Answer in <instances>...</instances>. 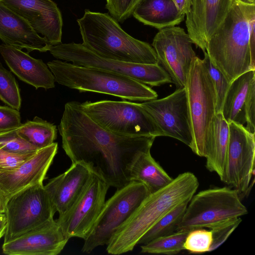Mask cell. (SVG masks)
Here are the masks:
<instances>
[{
  "label": "cell",
  "mask_w": 255,
  "mask_h": 255,
  "mask_svg": "<svg viewBox=\"0 0 255 255\" xmlns=\"http://www.w3.org/2000/svg\"><path fill=\"white\" fill-rule=\"evenodd\" d=\"M58 129L62 147L72 163L83 164L117 189L130 181L132 165L141 153L150 151L156 137L109 131L93 121L76 101L65 105Z\"/></svg>",
  "instance_id": "1"
},
{
  "label": "cell",
  "mask_w": 255,
  "mask_h": 255,
  "mask_svg": "<svg viewBox=\"0 0 255 255\" xmlns=\"http://www.w3.org/2000/svg\"><path fill=\"white\" fill-rule=\"evenodd\" d=\"M199 185L197 177L186 172L167 186L149 194L114 233L107 245V253L116 255L131 251L162 216L179 204L189 202Z\"/></svg>",
  "instance_id": "2"
},
{
  "label": "cell",
  "mask_w": 255,
  "mask_h": 255,
  "mask_svg": "<svg viewBox=\"0 0 255 255\" xmlns=\"http://www.w3.org/2000/svg\"><path fill=\"white\" fill-rule=\"evenodd\" d=\"M255 4L233 0L230 10L209 38L206 48L210 60L229 82L255 70L250 46V22Z\"/></svg>",
  "instance_id": "3"
},
{
  "label": "cell",
  "mask_w": 255,
  "mask_h": 255,
  "mask_svg": "<svg viewBox=\"0 0 255 255\" xmlns=\"http://www.w3.org/2000/svg\"><path fill=\"white\" fill-rule=\"evenodd\" d=\"M77 21L82 44L98 55L132 63L159 64L153 47L128 34L108 13L86 9Z\"/></svg>",
  "instance_id": "4"
},
{
  "label": "cell",
  "mask_w": 255,
  "mask_h": 255,
  "mask_svg": "<svg viewBox=\"0 0 255 255\" xmlns=\"http://www.w3.org/2000/svg\"><path fill=\"white\" fill-rule=\"evenodd\" d=\"M47 65L55 82L80 92H92L139 101L155 99L158 96L146 85L107 70L76 65L59 60L49 61Z\"/></svg>",
  "instance_id": "5"
},
{
  "label": "cell",
  "mask_w": 255,
  "mask_h": 255,
  "mask_svg": "<svg viewBox=\"0 0 255 255\" xmlns=\"http://www.w3.org/2000/svg\"><path fill=\"white\" fill-rule=\"evenodd\" d=\"M185 88L193 134L190 148L205 157L216 114V96L204 61L197 56L191 64Z\"/></svg>",
  "instance_id": "6"
},
{
  "label": "cell",
  "mask_w": 255,
  "mask_h": 255,
  "mask_svg": "<svg viewBox=\"0 0 255 255\" xmlns=\"http://www.w3.org/2000/svg\"><path fill=\"white\" fill-rule=\"evenodd\" d=\"M81 105L83 111L96 124L115 134L127 136H163L141 103L102 100L86 101Z\"/></svg>",
  "instance_id": "7"
},
{
  "label": "cell",
  "mask_w": 255,
  "mask_h": 255,
  "mask_svg": "<svg viewBox=\"0 0 255 255\" xmlns=\"http://www.w3.org/2000/svg\"><path fill=\"white\" fill-rule=\"evenodd\" d=\"M248 213L236 190L226 187L210 188L192 197L176 231L203 228L210 229Z\"/></svg>",
  "instance_id": "8"
},
{
  "label": "cell",
  "mask_w": 255,
  "mask_h": 255,
  "mask_svg": "<svg viewBox=\"0 0 255 255\" xmlns=\"http://www.w3.org/2000/svg\"><path fill=\"white\" fill-rule=\"evenodd\" d=\"M49 51L57 59L76 65L95 67L124 75L151 86L172 83L164 68L157 64L132 63L101 57L82 43L50 45Z\"/></svg>",
  "instance_id": "9"
},
{
  "label": "cell",
  "mask_w": 255,
  "mask_h": 255,
  "mask_svg": "<svg viewBox=\"0 0 255 255\" xmlns=\"http://www.w3.org/2000/svg\"><path fill=\"white\" fill-rule=\"evenodd\" d=\"M149 194L144 183L134 180L117 189L105 201L94 226L84 240L82 252L90 253L99 246L107 245L116 231Z\"/></svg>",
  "instance_id": "10"
},
{
  "label": "cell",
  "mask_w": 255,
  "mask_h": 255,
  "mask_svg": "<svg viewBox=\"0 0 255 255\" xmlns=\"http://www.w3.org/2000/svg\"><path fill=\"white\" fill-rule=\"evenodd\" d=\"M56 212L43 183L16 193L6 203L3 243L54 219Z\"/></svg>",
  "instance_id": "11"
},
{
  "label": "cell",
  "mask_w": 255,
  "mask_h": 255,
  "mask_svg": "<svg viewBox=\"0 0 255 255\" xmlns=\"http://www.w3.org/2000/svg\"><path fill=\"white\" fill-rule=\"evenodd\" d=\"M229 139L221 180L232 187L241 197L251 188L254 175L255 133L243 125L229 123Z\"/></svg>",
  "instance_id": "12"
},
{
  "label": "cell",
  "mask_w": 255,
  "mask_h": 255,
  "mask_svg": "<svg viewBox=\"0 0 255 255\" xmlns=\"http://www.w3.org/2000/svg\"><path fill=\"white\" fill-rule=\"evenodd\" d=\"M110 186L94 174L85 187L56 221L69 239L76 237L84 240L94 226L106 201Z\"/></svg>",
  "instance_id": "13"
},
{
  "label": "cell",
  "mask_w": 255,
  "mask_h": 255,
  "mask_svg": "<svg viewBox=\"0 0 255 255\" xmlns=\"http://www.w3.org/2000/svg\"><path fill=\"white\" fill-rule=\"evenodd\" d=\"M192 44L184 29L175 26L159 29L153 38L152 46L159 63L177 88L185 87L191 64L196 56Z\"/></svg>",
  "instance_id": "14"
},
{
  "label": "cell",
  "mask_w": 255,
  "mask_h": 255,
  "mask_svg": "<svg viewBox=\"0 0 255 255\" xmlns=\"http://www.w3.org/2000/svg\"><path fill=\"white\" fill-rule=\"evenodd\" d=\"M163 133L191 148L193 134L185 87L164 98L141 103Z\"/></svg>",
  "instance_id": "15"
},
{
  "label": "cell",
  "mask_w": 255,
  "mask_h": 255,
  "mask_svg": "<svg viewBox=\"0 0 255 255\" xmlns=\"http://www.w3.org/2000/svg\"><path fill=\"white\" fill-rule=\"evenodd\" d=\"M58 150V143L38 150L14 170L0 171V192L5 203L16 193L43 184Z\"/></svg>",
  "instance_id": "16"
},
{
  "label": "cell",
  "mask_w": 255,
  "mask_h": 255,
  "mask_svg": "<svg viewBox=\"0 0 255 255\" xmlns=\"http://www.w3.org/2000/svg\"><path fill=\"white\" fill-rule=\"evenodd\" d=\"M25 19L50 45L61 43L63 20L61 11L51 0H0Z\"/></svg>",
  "instance_id": "17"
},
{
  "label": "cell",
  "mask_w": 255,
  "mask_h": 255,
  "mask_svg": "<svg viewBox=\"0 0 255 255\" xmlns=\"http://www.w3.org/2000/svg\"><path fill=\"white\" fill-rule=\"evenodd\" d=\"M69 239L53 219L15 239L3 243V254L8 255H57Z\"/></svg>",
  "instance_id": "18"
},
{
  "label": "cell",
  "mask_w": 255,
  "mask_h": 255,
  "mask_svg": "<svg viewBox=\"0 0 255 255\" xmlns=\"http://www.w3.org/2000/svg\"><path fill=\"white\" fill-rule=\"evenodd\" d=\"M233 0H190L186 26L193 44L204 52L207 42L223 21Z\"/></svg>",
  "instance_id": "19"
},
{
  "label": "cell",
  "mask_w": 255,
  "mask_h": 255,
  "mask_svg": "<svg viewBox=\"0 0 255 255\" xmlns=\"http://www.w3.org/2000/svg\"><path fill=\"white\" fill-rule=\"evenodd\" d=\"M0 39L4 44L27 52L49 51L50 45L22 17L0 1Z\"/></svg>",
  "instance_id": "20"
},
{
  "label": "cell",
  "mask_w": 255,
  "mask_h": 255,
  "mask_svg": "<svg viewBox=\"0 0 255 255\" xmlns=\"http://www.w3.org/2000/svg\"><path fill=\"white\" fill-rule=\"evenodd\" d=\"M92 174L83 164L74 162L66 171L51 179L44 185L59 215L71 207L85 187Z\"/></svg>",
  "instance_id": "21"
},
{
  "label": "cell",
  "mask_w": 255,
  "mask_h": 255,
  "mask_svg": "<svg viewBox=\"0 0 255 255\" xmlns=\"http://www.w3.org/2000/svg\"><path fill=\"white\" fill-rule=\"evenodd\" d=\"M0 54L10 71L20 80L36 89L55 87L54 75L41 59L34 58L27 52L4 43L0 44Z\"/></svg>",
  "instance_id": "22"
},
{
  "label": "cell",
  "mask_w": 255,
  "mask_h": 255,
  "mask_svg": "<svg viewBox=\"0 0 255 255\" xmlns=\"http://www.w3.org/2000/svg\"><path fill=\"white\" fill-rule=\"evenodd\" d=\"M132 15L145 25L161 29L179 24L185 14L172 0H141Z\"/></svg>",
  "instance_id": "23"
},
{
  "label": "cell",
  "mask_w": 255,
  "mask_h": 255,
  "mask_svg": "<svg viewBox=\"0 0 255 255\" xmlns=\"http://www.w3.org/2000/svg\"><path fill=\"white\" fill-rule=\"evenodd\" d=\"M255 79V70L248 71L235 79L226 93L221 113L227 123L246 124L245 105L249 88Z\"/></svg>",
  "instance_id": "24"
},
{
  "label": "cell",
  "mask_w": 255,
  "mask_h": 255,
  "mask_svg": "<svg viewBox=\"0 0 255 255\" xmlns=\"http://www.w3.org/2000/svg\"><path fill=\"white\" fill-rule=\"evenodd\" d=\"M229 139V124L221 112L216 114L206 156V167L222 178Z\"/></svg>",
  "instance_id": "25"
},
{
  "label": "cell",
  "mask_w": 255,
  "mask_h": 255,
  "mask_svg": "<svg viewBox=\"0 0 255 255\" xmlns=\"http://www.w3.org/2000/svg\"><path fill=\"white\" fill-rule=\"evenodd\" d=\"M173 179L154 159L150 151L141 153L130 170V180L144 183L150 193L167 186Z\"/></svg>",
  "instance_id": "26"
},
{
  "label": "cell",
  "mask_w": 255,
  "mask_h": 255,
  "mask_svg": "<svg viewBox=\"0 0 255 255\" xmlns=\"http://www.w3.org/2000/svg\"><path fill=\"white\" fill-rule=\"evenodd\" d=\"M17 131L20 136L38 149L53 143L57 134L55 125L38 117L22 124Z\"/></svg>",
  "instance_id": "27"
},
{
  "label": "cell",
  "mask_w": 255,
  "mask_h": 255,
  "mask_svg": "<svg viewBox=\"0 0 255 255\" xmlns=\"http://www.w3.org/2000/svg\"><path fill=\"white\" fill-rule=\"evenodd\" d=\"M188 203L186 201L180 203L165 214L141 237L138 244L144 245L157 238L175 232Z\"/></svg>",
  "instance_id": "28"
},
{
  "label": "cell",
  "mask_w": 255,
  "mask_h": 255,
  "mask_svg": "<svg viewBox=\"0 0 255 255\" xmlns=\"http://www.w3.org/2000/svg\"><path fill=\"white\" fill-rule=\"evenodd\" d=\"M189 231L181 230L157 238L141 245V253L154 254L176 255L184 250L183 244Z\"/></svg>",
  "instance_id": "29"
},
{
  "label": "cell",
  "mask_w": 255,
  "mask_h": 255,
  "mask_svg": "<svg viewBox=\"0 0 255 255\" xmlns=\"http://www.w3.org/2000/svg\"><path fill=\"white\" fill-rule=\"evenodd\" d=\"M0 100L8 106L19 111L21 105L20 90L11 71L0 62Z\"/></svg>",
  "instance_id": "30"
},
{
  "label": "cell",
  "mask_w": 255,
  "mask_h": 255,
  "mask_svg": "<svg viewBox=\"0 0 255 255\" xmlns=\"http://www.w3.org/2000/svg\"><path fill=\"white\" fill-rule=\"evenodd\" d=\"M203 59L209 75L212 81L216 96V113L221 112L223 102L230 86V82L226 79L222 72L211 62L206 51L204 52Z\"/></svg>",
  "instance_id": "31"
},
{
  "label": "cell",
  "mask_w": 255,
  "mask_h": 255,
  "mask_svg": "<svg viewBox=\"0 0 255 255\" xmlns=\"http://www.w3.org/2000/svg\"><path fill=\"white\" fill-rule=\"evenodd\" d=\"M211 230L197 228L190 231L183 244L184 249L191 253L210 252L212 244Z\"/></svg>",
  "instance_id": "32"
},
{
  "label": "cell",
  "mask_w": 255,
  "mask_h": 255,
  "mask_svg": "<svg viewBox=\"0 0 255 255\" xmlns=\"http://www.w3.org/2000/svg\"><path fill=\"white\" fill-rule=\"evenodd\" d=\"M17 128L0 133V146L1 149L20 154L33 153L39 150L20 136Z\"/></svg>",
  "instance_id": "33"
},
{
  "label": "cell",
  "mask_w": 255,
  "mask_h": 255,
  "mask_svg": "<svg viewBox=\"0 0 255 255\" xmlns=\"http://www.w3.org/2000/svg\"><path fill=\"white\" fill-rule=\"evenodd\" d=\"M141 0H106V7L118 22L129 18Z\"/></svg>",
  "instance_id": "34"
},
{
  "label": "cell",
  "mask_w": 255,
  "mask_h": 255,
  "mask_svg": "<svg viewBox=\"0 0 255 255\" xmlns=\"http://www.w3.org/2000/svg\"><path fill=\"white\" fill-rule=\"evenodd\" d=\"M241 221L240 217L231 219L211 228L213 241L210 252L217 249L224 243Z\"/></svg>",
  "instance_id": "35"
},
{
  "label": "cell",
  "mask_w": 255,
  "mask_h": 255,
  "mask_svg": "<svg viewBox=\"0 0 255 255\" xmlns=\"http://www.w3.org/2000/svg\"><path fill=\"white\" fill-rule=\"evenodd\" d=\"M36 152L26 154L15 153L4 150L0 146V171L15 169Z\"/></svg>",
  "instance_id": "36"
},
{
  "label": "cell",
  "mask_w": 255,
  "mask_h": 255,
  "mask_svg": "<svg viewBox=\"0 0 255 255\" xmlns=\"http://www.w3.org/2000/svg\"><path fill=\"white\" fill-rule=\"evenodd\" d=\"M22 125L19 111L0 106V133L17 128Z\"/></svg>",
  "instance_id": "37"
},
{
  "label": "cell",
  "mask_w": 255,
  "mask_h": 255,
  "mask_svg": "<svg viewBox=\"0 0 255 255\" xmlns=\"http://www.w3.org/2000/svg\"><path fill=\"white\" fill-rule=\"evenodd\" d=\"M246 119V127L253 133L255 131V79L253 80L249 88L245 105Z\"/></svg>",
  "instance_id": "38"
},
{
  "label": "cell",
  "mask_w": 255,
  "mask_h": 255,
  "mask_svg": "<svg viewBox=\"0 0 255 255\" xmlns=\"http://www.w3.org/2000/svg\"><path fill=\"white\" fill-rule=\"evenodd\" d=\"M255 15H253L250 22V46L252 63L255 67Z\"/></svg>",
  "instance_id": "39"
},
{
  "label": "cell",
  "mask_w": 255,
  "mask_h": 255,
  "mask_svg": "<svg viewBox=\"0 0 255 255\" xmlns=\"http://www.w3.org/2000/svg\"><path fill=\"white\" fill-rule=\"evenodd\" d=\"M178 9L182 13L186 14L189 11L191 6L190 0H172Z\"/></svg>",
  "instance_id": "40"
},
{
  "label": "cell",
  "mask_w": 255,
  "mask_h": 255,
  "mask_svg": "<svg viewBox=\"0 0 255 255\" xmlns=\"http://www.w3.org/2000/svg\"><path fill=\"white\" fill-rule=\"evenodd\" d=\"M6 226V219L4 213H0V239L4 236Z\"/></svg>",
  "instance_id": "41"
},
{
  "label": "cell",
  "mask_w": 255,
  "mask_h": 255,
  "mask_svg": "<svg viewBox=\"0 0 255 255\" xmlns=\"http://www.w3.org/2000/svg\"><path fill=\"white\" fill-rule=\"evenodd\" d=\"M5 208V203L3 199L0 196V213H4Z\"/></svg>",
  "instance_id": "42"
},
{
  "label": "cell",
  "mask_w": 255,
  "mask_h": 255,
  "mask_svg": "<svg viewBox=\"0 0 255 255\" xmlns=\"http://www.w3.org/2000/svg\"><path fill=\"white\" fill-rule=\"evenodd\" d=\"M238 1L247 4H255V0H238Z\"/></svg>",
  "instance_id": "43"
},
{
  "label": "cell",
  "mask_w": 255,
  "mask_h": 255,
  "mask_svg": "<svg viewBox=\"0 0 255 255\" xmlns=\"http://www.w3.org/2000/svg\"><path fill=\"white\" fill-rule=\"evenodd\" d=\"M0 197L3 199V197H2V195H1V193H0Z\"/></svg>",
  "instance_id": "44"
}]
</instances>
